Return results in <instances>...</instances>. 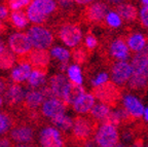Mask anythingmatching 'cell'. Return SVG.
I'll return each mask as SVG.
<instances>
[{
  "mask_svg": "<svg viewBox=\"0 0 148 147\" xmlns=\"http://www.w3.org/2000/svg\"><path fill=\"white\" fill-rule=\"evenodd\" d=\"M125 92H133L139 96H145L148 92V74L144 72H135L125 87Z\"/></svg>",
  "mask_w": 148,
  "mask_h": 147,
  "instance_id": "obj_14",
  "label": "cell"
},
{
  "mask_svg": "<svg viewBox=\"0 0 148 147\" xmlns=\"http://www.w3.org/2000/svg\"><path fill=\"white\" fill-rule=\"evenodd\" d=\"M56 37L69 47H75L82 42V32L78 20L58 18L49 25Z\"/></svg>",
  "mask_w": 148,
  "mask_h": 147,
  "instance_id": "obj_3",
  "label": "cell"
},
{
  "mask_svg": "<svg viewBox=\"0 0 148 147\" xmlns=\"http://www.w3.org/2000/svg\"><path fill=\"white\" fill-rule=\"evenodd\" d=\"M9 9L4 4H0V19L4 22H7L9 16Z\"/></svg>",
  "mask_w": 148,
  "mask_h": 147,
  "instance_id": "obj_39",
  "label": "cell"
},
{
  "mask_svg": "<svg viewBox=\"0 0 148 147\" xmlns=\"http://www.w3.org/2000/svg\"><path fill=\"white\" fill-rule=\"evenodd\" d=\"M51 122L64 134H67V132L69 131L71 132L72 128H73V120L65 114L57 115L56 117L51 118Z\"/></svg>",
  "mask_w": 148,
  "mask_h": 147,
  "instance_id": "obj_26",
  "label": "cell"
},
{
  "mask_svg": "<svg viewBox=\"0 0 148 147\" xmlns=\"http://www.w3.org/2000/svg\"><path fill=\"white\" fill-rule=\"evenodd\" d=\"M14 147H39V146H37L36 144H18L16 145Z\"/></svg>",
  "mask_w": 148,
  "mask_h": 147,
  "instance_id": "obj_42",
  "label": "cell"
},
{
  "mask_svg": "<svg viewBox=\"0 0 148 147\" xmlns=\"http://www.w3.org/2000/svg\"><path fill=\"white\" fill-rule=\"evenodd\" d=\"M110 6L104 1L90 3L84 6L78 14V22L90 28L99 27L103 30H108L105 20L109 12Z\"/></svg>",
  "mask_w": 148,
  "mask_h": 147,
  "instance_id": "obj_4",
  "label": "cell"
},
{
  "mask_svg": "<svg viewBox=\"0 0 148 147\" xmlns=\"http://www.w3.org/2000/svg\"><path fill=\"white\" fill-rule=\"evenodd\" d=\"M18 117L14 111L0 110V136H5L10 132V130L18 122Z\"/></svg>",
  "mask_w": 148,
  "mask_h": 147,
  "instance_id": "obj_20",
  "label": "cell"
},
{
  "mask_svg": "<svg viewBox=\"0 0 148 147\" xmlns=\"http://www.w3.org/2000/svg\"><path fill=\"white\" fill-rule=\"evenodd\" d=\"M112 10L121 18L123 23L129 26L134 25L139 21V10L133 3H121L112 7Z\"/></svg>",
  "mask_w": 148,
  "mask_h": 147,
  "instance_id": "obj_16",
  "label": "cell"
},
{
  "mask_svg": "<svg viewBox=\"0 0 148 147\" xmlns=\"http://www.w3.org/2000/svg\"><path fill=\"white\" fill-rule=\"evenodd\" d=\"M84 94H86V89H84V87H82V84H77V83L70 81L69 87H68L63 101L69 107V106L73 105L74 102L76 101L79 97H81Z\"/></svg>",
  "mask_w": 148,
  "mask_h": 147,
  "instance_id": "obj_24",
  "label": "cell"
},
{
  "mask_svg": "<svg viewBox=\"0 0 148 147\" xmlns=\"http://www.w3.org/2000/svg\"><path fill=\"white\" fill-rule=\"evenodd\" d=\"M145 147H148V143H147V144L145 145Z\"/></svg>",
  "mask_w": 148,
  "mask_h": 147,
  "instance_id": "obj_48",
  "label": "cell"
},
{
  "mask_svg": "<svg viewBox=\"0 0 148 147\" xmlns=\"http://www.w3.org/2000/svg\"><path fill=\"white\" fill-rule=\"evenodd\" d=\"M67 108L68 106L63 100L59 98H53V99H47L43 102L40 108V113L44 118L51 120L57 115L65 114V111L67 110Z\"/></svg>",
  "mask_w": 148,
  "mask_h": 147,
  "instance_id": "obj_15",
  "label": "cell"
},
{
  "mask_svg": "<svg viewBox=\"0 0 148 147\" xmlns=\"http://www.w3.org/2000/svg\"><path fill=\"white\" fill-rule=\"evenodd\" d=\"M38 126L26 118H20L8 133V137L16 144H35Z\"/></svg>",
  "mask_w": 148,
  "mask_h": 147,
  "instance_id": "obj_6",
  "label": "cell"
},
{
  "mask_svg": "<svg viewBox=\"0 0 148 147\" xmlns=\"http://www.w3.org/2000/svg\"><path fill=\"white\" fill-rule=\"evenodd\" d=\"M32 73V68L29 64H20L16 68L12 70L10 74V79L12 83L21 84L25 80H28Z\"/></svg>",
  "mask_w": 148,
  "mask_h": 147,
  "instance_id": "obj_25",
  "label": "cell"
},
{
  "mask_svg": "<svg viewBox=\"0 0 148 147\" xmlns=\"http://www.w3.org/2000/svg\"><path fill=\"white\" fill-rule=\"evenodd\" d=\"M27 14L34 25L47 26L60 16V9L56 0H33Z\"/></svg>",
  "mask_w": 148,
  "mask_h": 147,
  "instance_id": "obj_2",
  "label": "cell"
},
{
  "mask_svg": "<svg viewBox=\"0 0 148 147\" xmlns=\"http://www.w3.org/2000/svg\"><path fill=\"white\" fill-rule=\"evenodd\" d=\"M5 48H6V46H5V42L3 41L2 39L0 38V53H2Z\"/></svg>",
  "mask_w": 148,
  "mask_h": 147,
  "instance_id": "obj_43",
  "label": "cell"
},
{
  "mask_svg": "<svg viewBox=\"0 0 148 147\" xmlns=\"http://www.w3.org/2000/svg\"><path fill=\"white\" fill-rule=\"evenodd\" d=\"M18 64H29L34 71H38L44 76L49 73L51 63V54L49 49H37L32 48L27 55L16 58Z\"/></svg>",
  "mask_w": 148,
  "mask_h": 147,
  "instance_id": "obj_7",
  "label": "cell"
},
{
  "mask_svg": "<svg viewBox=\"0 0 148 147\" xmlns=\"http://www.w3.org/2000/svg\"><path fill=\"white\" fill-rule=\"evenodd\" d=\"M3 102H4V101H3V98H1V97H0V107L3 105Z\"/></svg>",
  "mask_w": 148,
  "mask_h": 147,
  "instance_id": "obj_47",
  "label": "cell"
},
{
  "mask_svg": "<svg viewBox=\"0 0 148 147\" xmlns=\"http://www.w3.org/2000/svg\"><path fill=\"white\" fill-rule=\"evenodd\" d=\"M12 81L6 76H0V97L3 98L12 85Z\"/></svg>",
  "mask_w": 148,
  "mask_h": 147,
  "instance_id": "obj_35",
  "label": "cell"
},
{
  "mask_svg": "<svg viewBox=\"0 0 148 147\" xmlns=\"http://www.w3.org/2000/svg\"><path fill=\"white\" fill-rule=\"evenodd\" d=\"M110 108L108 106L104 105V104L99 103V104H95L94 107L90 110L88 116H90L92 120H95L96 122H98L100 124L103 122V120L106 118L107 115L110 113Z\"/></svg>",
  "mask_w": 148,
  "mask_h": 147,
  "instance_id": "obj_27",
  "label": "cell"
},
{
  "mask_svg": "<svg viewBox=\"0 0 148 147\" xmlns=\"http://www.w3.org/2000/svg\"><path fill=\"white\" fill-rule=\"evenodd\" d=\"M38 144L39 147H68L67 134L55 126H43L38 134Z\"/></svg>",
  "mask_w": 148,
  "mask_h": 147,
  "instance_id": "obj_9",
  "label": "cell"
},
{
  "mask_svg": "<svg viewBox=\"0 0 148 147\" xmlns=\"http://www.w3.org/2000/svg\"><path fill=\"white\" fill-rule=\"evenodd\" d=\"M147 46H148V44H147Z\"/></svg>",
  "mask_w": 148,
  "mask_h": 147,
  "instance_id": "obj_49",
  "label": "cell"
},
{
  "mask_svg": "<svg viewBox=\"0 0 148 147\" xmlns=\"http://www.w3.org/2000/svg\"><path fill=\"white\" fill-rule=\"evenodd\" d=\"M95 0H74L76 5H88V3H92Z\"/></svg>",
  "mask_w": 148,
  "mask_h": 147,
  "instance_id": "obj_41",
  "label": "cell"
},
{
  "mask_svg": "<svg viewBox=\"0 0 148 147\" xmlns=\"http://www.w3.org/2000/svg\"><path fill=\"white\" fill-rule=\"evenodd\" d=\"M109 74L107 71H103V72H100L98 75H96L95 77L92 79V87H98V85L102 84V83L106 82L107 80H109Z\"/></svg>",
  "mask_w": 148,
  "mask_h": 147,
  "instance_id": "obj_36",
  "label": "cell"
},
{
  "mask_svg": "<svg viewBox=\"0 0 148 147\" xmlns=\"http://www.w3.org/2000/svg\"><path fill=\"white\" fill-rule=\"evenodd\" d=\"M16 62V57L9 49L5 48L2 53H0V70H9L14 66Z\"/></svg>",
  "mask_w": 148,
  "mask_h": 147,
  "instance_id": "obj_28",
  "label": "cell"
},
{
  "mask_svg": "<svg viewBox=\"0 0 148 147\" xmlns=\"http://www.w3.org/2000/svg\"><path fill=\"white\" fill-rule=\"evenodd\" d=\"M115 147H130V146H127V145H125V144H120V143H119V144H117Z\"/></svg>",
  "mask_w": 148,
  "mask_h": 147,
  "instance_id": "obj_46",
  "label": "cell"
},
{
  "mask_svg": "<svg viewBox=\"0 0 148 147\" xmlns=\"http://www.w3.org/2000/svg\"><path fill=\"white\" fill-rule=\"evenodd\" d=\"M8 46L16 57H23L32 49V43L28 33L18 32L10 35L8 38Z\"/></svg>",
  "mask_w": 148,
  "mask_h": 147,
  "instance_id": "obj_12",
  "label": "cell"
},
{
  "mask_svg": "<svg viewBox=\"0 0 148 147\" xmlns=\"http://www.w3.org/2000/svg\"><path fill=\"white\" fill-rule=\"evenodd\" d=\"M141 2L144 6H148V0H141Z\"/></svg>",
  "mask_w": 148,
  "mask_h": 147,
  "instance_id": "obj_45",
  "label": "cell"
},
{
  "mask_svg": "<svg viewBox=\"0 0 148 147\" xmlns=\"http://www.w3.org/2000/svg\"><path fill=\"white\" fill-rule=\"evenodd\" d=\"M70 55H71L73 63L77 66H82V65L88 64L90 58L92 56L86 48L84 42H80L77 46L71 48Z\"/></svg>",
  "mask_w": 148,
  "mask_h": 147,
  "instance_id": "obj_22",
  "label": "cell"
},
{
  "mask_svg": "<svg viewBox=\"0 0 148 147\" xmlns=\"http://www.w3.org/2000/svg\"><path fill=\"white\" fill-rule=\"evenodd\" d=\"M139 22L142 28L148 30V6H144L140 10V16H139Z\"/></svg>",
  "mask_w": 148,
  "mask_h": 147,
  "instance_id": "obj_37",
  "label": "cell"
},
{
  "mask_svg": "<svg viewBox=\"0 0 148 147\" xmlns=\"http://www.w3.org/2000/svg\"><path fill=\"white\" fill-rule=\"evenodd\" d=\"M100 124L90 116L76 115L73 118V128L70 135H67L68 147H84L94 139L100 128Z\"/></svg>",
  "mask_w": 148,
  "mask_h": 147,
  "instance_id": "obj_1",
  "label": "cell"
},
{
  "mask_svg": "<svg viewBox=\"0 0 148 147\" xmlns=\"http://www.w3.org/2000/svg\"><path fill=\"white\" fill-rule=\"evenodd\" d=\"M105 24H106V27L108 30H114V29L119 28L123 24V22L121 20V18L115 12L111 10L107 14L106 20H105Z\"/></svg>",
  "mask_w": 148,
  "mask_h": 147,
  "instance_id": "obj_32",
  "label": "cell"
},
{
  "mask_svg": "<svg viewBox=\"0 0 148 147\" xmlns=\"http://www.w3.org/2000/svg\"><path fill=\"white\" fill-rule=\"evenodd\" d=\"M33 0H3L2 4H4L9 10H23L27 6H30Z\"/></svg>",
  "mask_w": 148,
  "mask_h": 147,
  "instance_id": "obj_30",
  "label": "cell"
},
{
  "mask_svg": "<svg viewBox=\"0 0 148 147\" xmlns=\"http://www.w3.org/2000/svg\"><path fill=\"white\" fill-rule=\"evenodd\" d=\"M0 147H14V143L8 136L0 137Z\"/></svg>",
  "mask_w": 148,
  "mask_h": 147,
  "instance_id": "obj_38",
  "label": "cell"
},
{
  "mask_svg": "<svg viewBox=\"0 0 148 147\" xmlns=\"http://www.w3.org/2000/svg\"><path fill=\"white\" fill-rule=\"evenodd\" d=\"M69 82L70 81L64 74H55L47 80V84L53 90L55 96L61 100H64L66 92L69 87Z\"/></svg>",
  "mask_w": 148,
  "mask_h": 147,
  "instance_id": "obj_18",
  "label": "cell"
},
{
  "mask_svg": "<svg viewBox=\"0 0 148 147\" xmlns=\"http://www.w3.org/2000/svg\"><path fill=\"white\" fill-rule=\"evenodd\" d=\"M123 105L127 109V112L132 116H134L135 118H137V120L143 118L145 109H144L143 104L137 97L131 94H125L123 99Z\"/></svg>",
  "mask_w": 148,
  "mask_h": 147,
  "instance_id": "obj_19",
  "label": "cell"
},
{
  "mask_svg": "<svg viewBox=\"0 0 148 147\" xmlns=\"http://www.w3.org/2000/svg\"><path fill=\"white\" fill-rule=\"evenodd\" d=\"M29 22H30V20L28 18V14H26L24 10L12 12L8 16V20H7V23L14 29L18 31L24 30V28L27 27Z\"/></svg>",
  "mask_w": 148,
  "mask_h": 147,
  "instance_id": "obj_23",
  "label": "cell"
},
{
  "mask_svg": "<svg viewBox=\"0 0 148 147\" xmlns=\"http://www.w3.org/2000/svg\"><path fill=\"white\" fill-rule=\"evenodd\" d=\"M143 120H145L146 122H148V107L145 109L144 111V115H143Z\"/></svg>",
  "mask_w": 148,
  "mask_h": 147,
  "instance_id": "obj_44",
  "label": "cell"
},
{
  "mask_svg": "<svg viewBox=\"0 0 148 147\" xmlns=\"http://www.w3.org/2000/svg\"><path fill=\"white\" fill-rule=\"evenodd\" d=\"M95 99L96 98L92 94H86V93L74 102V104L72 105L73 110L78 114L90 113L94 105H95Z\"/></svg>",
  "mask_w": 148,
  "mask_h": 147,
  "instance_id": "obj_21",
  "label": "cell"
},
{
  "mask_svg": "<svg viewBox=\"0 0 148 147\" xmlns=\"http://www.w3.org/2000/svg\"><path fill=\"white\" fill-rule=\"evenodd\" d=\"M90 94L109 108L116 109L123 102L125 90L114 81L107 80L98 87H92Z\"/></svg>",
  "mask_w": 148,
  "mask_h": 147,
  "instance_id": "obj_5",
  "label": "cell"
},
{
  "mask_svg": "<svg viewBox=\"0 0 148 147\" xmlns=\"http://www.w3.org/2000/svg\"><path fill=\"white\" fill-rule=\"evenodd\" d=\"M51 56L55 58L56 60H58L59 62H68L69 58L71 57L70 53L65 49V48L61 47V46H55L51 49Z\"/></svg>",
  "mask_w": 148,
  "mask_h": 147,
  "instance_id": "obj_34",
  "label": "cell"
},
{
  "mask_svg": "<svg viewBox=\"0 0 148 147\" xmlns=\"http://www.w3.org/2000/svg\"><path fill=\"white\" fill-rule=\"evenodd\" d=\"M125 40H127V46L133 56L137 53H140L148 44V36L144 33L138 32V31L129 30V32L125 33Z\"/></svg>",
  "mask_w": 148,
  "mask_h": 147,
  "instance_id": "obj_17",
  "label": "cell"
},
{
  "mask_svg": "<svg viewBox=\"0 0 148 147\" xmlns=\"http://www.w3.org/2000/svg\"><path fill=\"white\" fill-rule=\"evenodd\" d=\"M68 76H69L70 81L75 82L77 84H82V75H81V69L80 67L77 65L73 64L69 66L68 68Z\"/></svg>",
  "mask_w": 148,
  "mask_h": 147,
  "instance_id": "obj_33",
  "label": "cell"
},
{
  "mask_svg": "<svg viewBox=\"0 0 148 147\" xmlns=\"http://www.w3.org/2000/svg\"><path fill=\"white\" fill-rule=\"evenodd\" d=\"M84 44H86V48L88 49L90 54H94V52L99 48V45H100V41L98 37L95 35L94 31H92V28H90L88 30L86 34V39H84Z\"/></svg>",
  "mask_w": 148,
  "mask_h": 147,
  "instance_id": "obj_31",
  "label": "cell"
},
{
  "mask_svg": "<svg viewBox=\"0 0 148 147\" xmlns=\"http://www.w3.org/2000/svg\"><path fill=\"white\" fill-rule=\"evenodd\" d=\"M109 72H110L111 80L114 81L116 84H118L125 90L130 78L132 77L133 73H134V69L130 63L117 62L112 65Z\"/></svg>",
  "mask_w": 148,
  "mask_h": 147,
  "instance_id": "obj_11",
  "label": "cell"
},
{
  "mask_svg": "<svg viewBox=\"0 0 148 147\" xmlns=\"http://www.w3.org/2000/svg\"><path fill=\"white\" fill-rule=\"evenodd\" d=\"M95 140L99 147H115L119 144L117 126L112 124H101L96 133Z\"/></svg>",
  "mask_w": 148,
  "mask_h": 147,
  "instance_id": "obj_10",
  "label": "cell"
},
{
  "mask_svg": "<svg viewBox=\"0 0 148 147\" xmlns=\"http://www.w3.org/2000/svg\"><path fill=\"white\" fill-rule=\"evenodd\" d=\"M7 29H8V28H7V25L5 24V22L0 19V36H1V35H4L5 33L7 32Z\"/></svg>",
  "mask_w": 148,
  "mask_h": 147,
  "instance_id": "obj_40",
  "label": "cell"
},
{
  "mask_svg": "<svg viewBox=\"0 0 148 147\" xmlns=\"http://www.w3.org/2000/svg\"><path fill=\"white\" fill-rule=\"evenodd\" d=\"M26 93L27 92L23 90L21 84L12 83L5 96L3 97V101H4L5 105L7 106L8 110L14 111V113L20 110L24 102V99H25Z\"/></svg>",
  "mask_w": 148,
  "mask_h": 147,
  "instance_id": "obj_13",
  "label": "cell"
},
{
  "mask_svg": "<svg viewBox=\"0 0 148 147\" xmlns=\"http://www.w3.org/2000/svg\"><path fill=\"white\" fill-rule=\"evenodd\" d=\"M31 43L37 49H49L55 41L56 35L49 26L33 25L28 30Z\"/></svg>",
  "mask_w": 148,
  "mask_h": 147,
  "instance_id": "obj_8",
  "label": "cell"
},
{
  "mask_svg": "<svg viewBox=\"0 0 148 147\" xmlns=\"http://www.w3.org/2000/svg\"><path fill=\"white\" fill-rule=\"evenodd\" d=\"M27 81L28 84L30 85L32 89H37V90H40L41 87H43L47 83L45 76L40 73V72L34 71V70H32V73H31L30 77L28 78Z\"/></svg>",
  "mask_w": 148,
  "mask_h": 147,
  "instance_id": "obj_29",
  "label": "cell"
}]
</instances>
